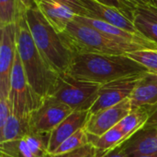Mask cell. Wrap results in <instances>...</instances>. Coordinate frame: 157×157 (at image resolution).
<instances>
[{"label": "cell", "instance_id": "obj_1", "mask_svg": "<svg viewBox=\"0 0 157 157\" xmlns=\"http://www.w3.org/2000/svg\"><path fill=\"white\" fill-rule=\"evenodd\" d=\"M17 49L27 80L32 90L40 98L51 96L59 74L44 60L38 50L29 28L26 10L17 11Z\"/></svg>", "mask_w": 157, "mask_h": 157}, {"label": "cell", "instance_id": "obj_2", "mask_svg": "<svg viewBox=\"0 0 157 157\" xmlns=\"http://www.w3.org/2000/svg\"><path fill=\"white\" fill-rule=\"evenodd\" d=\"M66 72L77 80L103 85L128 75L148 71L126 55L75 54Z\"/></svg>", "mask_w": 157, "mask_h": 157}, {"label": "cell", "instance_id": "obj_3", "mask_svg": "<svg viewBox=\"0 0 157 157\" xmlns=\"http://www.w3.org/2000/svg\"><path fill=\"white\" fill-rule=\"evenodd\" d=\"M26 18L34 43L48 65L58 74L69 68L74 53L61 34L45 19L38 6L26 9Z\"/></svg>", "mask_w": 157, "mask_h": 157}, {"label": "cell", "instance_id": "obj_4", "mask_svg": "<svg viewBox=\"0 0 157 157\" xmlns=\"http://www.w3.org/2000/svg\"><path fill=\"white\" fill-rule=\"evenodd\" d=\"M60 34L74 55H126L130 52L144 49L136 45H125L117 43L99 31L75 19Z\"/></svg>", "mask_w": 157, "mask_h": 157}, {"label": "cell", "instance_id": "obj_5", "mask_svg": "<svg viewBox=\"0 0 157 157\" xmlns=\"http://www.w3.org/2000/svg\"><path fill=\"white\" fill-rule=\"evenodd\" d=\"M100 84L77 80L60 73L51 96L75 111H89L98 97Z\"/></svg>", "mask_w": 157, "mask_h": 157}, {"label": "cell", "instance_id": "obj_6", "mask_svg": "<svg viewBox=\"0 0 157 157\" xmlns=\"http://www.w3.org/2000/svg\"><path fill=\"white\" fill-rule=\"evenodd\" d=\"M8 98L12 105L13 114L24 123H29L30 115L39 108L44 101V99L35 93L29 84L17 51L11 76Z\"/></svg>", "mask_w": 157, "mask_h": 157}, {"label": "cell", "instance_id": "obj_7", "mask_svg": "<svg viewBox=\"0 0 157 157\" xmlns=\"http://www.w3.org/2000/svg\"><path fill=\"white\" fill-rule=\"evenodd\" d=\"M72 112L66 105L52 96L44 99L41 105L29 117V127L32 133L51 134V132Z\"/></svg>", "mask_w": 157, "mask_h": 157}, {"label": "cell", "instance_id": "obj_8", "mask_svg": "<svg viewBox=\"0 0 157 157\" xmlns=\"http://www.w3.org/2000/svg\"><path fill=\"white\" fill-rule=\"evenodd\" d=\"M144 73L128 75L101 85L98 100L89 110V115L96 114L130 98L135 86Z\"/></svg>", "mask_w": 157, "mask_h": 157}, {"label": "cell", "instance_id": "obj_9", "mask_svg": "<svg viewBox=\"0 0 157 157\" xmlns=\"http://www.w3.org/2000/svg\"><path fill=\"white\" fill-rule=\"evenodd\" d=\"M0 97H9L11 76L17 54L16 23L0 28Z\"/></svg>", "mask_w": 157, "mask_h": 157}, {"label": "cell", "instance_id": "obj_10", "mask_svg": "<svg viewBox=\"0 0 157 157\" xmlns=\"http://www.w3.org/2000/svg\"><path fill=\"white\" fill-rule=\"evenodd\" d=\"M132 110L131 99L128 98L118 105L103 109L96 114L89 115L85 129L90 136L100 137L116 127Z\"/></svg>", "mask_w": 157, "mask_h": 157}, {"label": "cell", "instance_id": "obj_11", "mask_svg": "<svg viewBox=\"0 0 157 157\" xmlns=\"http://www.w3.org/2000/svg\"><path fill=\"white\" fill-rule=\"evenodd\" d=\"M88 10L86 17L102 20L115 27L121 28L129 32L142 35L136 29L133 20L123 11L106 5H102L95 0H82ZM143 36V35H142Z\"/></svg>", "mask_w": 157, "mask_h": 157}, {"label": "cell", "instance_id": "obj_12", "mask_svg": "<svg viewBox=\"0 0 157 157\" xmlns=\"http://www.w3.org/2000/svg\"><path fill=\"white\" fill-rule=\"evenodd\" d=\"M121 147L129 157L151 155L157 154V125H145Z\"/></svg>", "mask_w": 157, "mask_h": 157}, {"label": "cell", "instance_id": "obj_13", "mask_svg": "<svg viewBox=\"0 0 157 157\" xmlns=\"http://www.w3.org/2000/svg\"><path fill=\"white\" fill-rule=\"evenodd\" d=\"M89 118V111H75L72 112L65 119H63L52 132L49 140V154L54 151L67 138L72 136L80 129H83Z\"/></svg>", "mask_w": 157, "mask_h": 157}, {"label": "cell", "instance_id": "obj_14", "mask_svg": "<svg viewBox=\"0 0 157 157\" xmlns=\"http://www.w3.org/2000/svg\"><path fill=\"white\" fill-rule=\"evenodd\" d=\"M37 6L59 33L64 31L76 16L69 7L54 0H37Z\"/></svg>", "mask_w": 157, "mask_h": 157}, {"label": "cell", "instance_id": "obj_15", "mask_svg": "<svg viewBox=\"0 0 157 157\" xmlns=\"http://www.w3.org/2000/svg\"><path fill=\"white\" fill-rule=\"evenodd\" d=\"M130 99L132 110L144 106H157V75L150 72L144 73Z\"/></svg>", "mask_w": 157, "mask_h": 157}, {"label": "cell", "instance_id": "obj_16", "mask_svg": "<svg viewBox=\"0 0 157 157\" xmlns=\"http://www.w3.org/2000/svg\"><path fill=\"white\" fill-rule=\"evenodd\" d=\"M155 107L156 106H144L132 110V112L117 125L127 141L147 124Z\"/></svg>", "mask_w": 157, "mask_h": 157}, {"label": "cell", "instance_id": "obj_17", "mask_svg": "<svg viewBox=\"0 0 157 157\" xmlns=\"http://www.w3.org/2000/svg\"><path fill=\"white\" fill-rule=\"evenodd\" d=\"M89 140L98 151V157L105 156L121 146L127 141L118 126L112 128L100 137H93L89 135Z\"/></svg>", "mask_w": 157, "mask_h": 157}, {"label": "cell", "instance_id": "obj_18", "mask_svg": "<svg viewBox=\"0 0 157 157\" xmlns=\"http://www.w3.org/2000/svg\"><path fill=\"white\" fill-rule=\"evenodd\" d=\"M29 132V123L20 121L14 114H12L5 126L0 130V143L21 139Z\"/></svg>", "mask_w": 157, "mask_h": 157}, {"label": "cell", "instance_id": "obj_19", "mask_svg": "<svg viewBox=\"0 0 157 157\" xmlns=\"http://www.w3.org/2000/svg\"><path fill=\"white\" fill-rule=\"evenodd\" d=\"M25 136L18 140L0 143V157H39L30 148Z\"/></svg>", "mask_w": 157, "mask_h": 157}, {"label": "cell", "instance_id": "obj_20", "mask_svg": "<svg viewBox=\"0 0 157 157\" xmlns=\"http://www.w3.org/2000/svg\"><path fill=\"white\" fill-rule=\"evenodd\" d=\"M126 56L143 66L148 72L157 75V49H141Z\"/></svg>", "mask_w": 157, "mask_h": 157}, {"label": "cell", "instance_id": "obj_21", "mask_svg": "<svg viewBox=\"0 0 157 157\" xmlns=\"http://www.w3.org/2000/svg\"><path fill=\"white\" fill-rule=\"evenodd\" d=\"M90 143L89 134L86 132L85 127L80 129L72 136L67 138L63 143L59 145V147L52 153V155H62L66 154L72 151H75L78 148H81L86 144Z\"/></svg>", "mask_w": 157, "mask_h": 157}, {"label": "cell", "instance_id": "obj_22", "mask_svg": "<svg viewBox=\"0 0 157 157\" xmlns=\"http://www.w3.org/2000/svg\"><path fill=\"white\" fill-rule=\"evenodd\" d=\"M133 23L137 31L147 40L157 43V22L135 12L133 14Z\"/></svg>", "mask_w": 157, "mask_h": 157}, {"label": "cell", "instance_id": "obj_23", "mask_svg": "<svg viewBox=\"0 0 157 157\" xmlns=\"http://www.w3.org/2000/svg\"><path fill=\"white\" fill-rule=\"evenodd\" d=\"M17 17V0H0V28L16 23Z\"/></svg>", "mask_w": 157, "mask_h": 157}, {"label": "cell", "instance_id": "obj_24", "mask_svg": "<svg viewBox=\"0 0 157 157\" xmlns=\"http://www.w3.org/2000/svg\"><path fill=\"white\" fill-rule=\"evenodd\" d=\"M47 157H98V151L96 147L90 143L75 151L66 154H62V155L49 154Z\"/></svg>", "mask_w": 157, "mask_h": 157}, {"label": "cell", "instance_id": "obj_25", "mask_svg": "<svg viewBox=\"0 0 157 157\" xmlns=\"http://www.w3.org/2000/svg\"><path fill=\"white\" fill-rule=\"evenodd\" d=\"M102 5H106L109 6H113L116 7L124 13H126L131 19L133 20V14L136 6L132 5V3L126 1V0H95Z\"/></svg>", "mask_w": 157, "mask_h": 157}, {"label": "cell", "instance_id": "obj_26", "mask_svg": "<svg viewBox=\"0 0 157 157\" xmlns=\"http://www.w3.org/2000/svg\"><path fill=\"white\" fill-rule=\"evenodd\" d=\"M54 1L66 6L76 16L86 17L88 14V10L85 6V4L82 0H54Z\"/></svg>", "mask_w": 157, "mask_h": 157}, {"label": "cell", "instance_id": "obj_27", "mask_svg": "<svg viewBox=\"0 0 157 157\" xmlns=\"http://www.w3.org/2000/svg\"><path fill=\"white\" fill-rule=\"evenodd\" d=\"M13 114V109L9 98L0 97V130L5 126L9 117Z\"/></svg>", "mask_w": 157, "mask_h": 157}, {"label": "cell", "instance_id": "obj_28", "mask_svg": "<svg viewBox=\"0 0 157 157\" xmlns=\"http://www.w3.org/2000/svg\"><path fill=\"white\" fill-rule=\"evenodd\" d=\"M135 12L157 22V6H151L147 7H136Z\"/></svg>", "mask_w": 157, "mask_h": 157}, {"label": "cell", "instance_id": "obj_29", "mask_svg": "<svg viewBox=\"0 0 157 157\" xmlns=\"http://www.w3.org/2000/svg\"><path fill=\"white\" fill-rule=\"evenodd\" d=\"M17 11H24L37 6V0H17Z\"/></svg>", "mask_w": 157, "mask_h": 157}, {"label": "cell", "instance_id": "obj_30", "mask_svg": "<svg viewBox=\"0 0 157 157\" xmlns=\"http://www.w3.org/2000/svg\"><path fill=\"white\" fill-rule=\"evenodd\" d=\"M132 5H134L136 7H147L151 6H156L152 0H126Z\"/></svg>", "mask_w": 157, "mask_h": 157}, {"label": "cell", "instance_id": "obj_31", "mask_svg": "<svg viewBox=\"0 0 157 157\" xmlns=\"http://www.w3.org/2000/svg\"><path fill=\"white\" fill-rule=\"evenodd\" d=\"M103 157H129V155H127L125 150L121 146H120L117 149H115L114 151L110 152L109 154L106 155Z\"/></svg>", "mask_w": 157, "mask_h": 157}, {"label": "cell", "instance_id": "obj_32", "mask_svg": "<svg viewBox=\"0 0 157 157\" xmlns=\"http://www.w3.org/2000/svg\"><path fill=\"white\" fill-rule=\"evenodd\" d=\"M147 125H157V106L154 110V112L152 113V115L147 122Z\"/></svg>", "mask_w": 157, "mask_h": 157}, {"label": "cell", "instance_id": "obj_33", "mask_svg": "<svg viewBox=\"0 0 157 157\" xmlns=\"http://www.w3.org/2000/svg\"><path fill=\"white\" fill-rule=\"evenodd\" d=\"M138 157H157V154H155V155H144V156H138Z\"/></svg>", "mask_w": 157, "mask_h": 157}, {"label": "cell", "instance_id": "obj_34", "mask_svg": "<svg viewBox=\"0 0 157 157\" xmlns=\"http://www.w3.org/2000/svg\"><path fill=\"white\" fill-rule=\"evenodd\" d=\"M152 1H153V2H154V3H155V4L157 6V0H152Z\"/></svg>", "mask_w": 157, "mask_h": 157}]
</instances>
